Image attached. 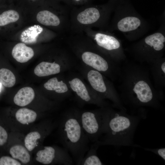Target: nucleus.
Wrapping results in <instances>:
<instances>
[{"instance_id":"obj_1","label":"nucleus","mask_w":165,"mask_h":165,"mask_svg":"<svg viewBox=\"0 0 165 165\" xmlns=\"http://www.w3.org/2000/svg\"><path fill=\"white\" fill-rule=\"evenodd\" d=\"M108 27L110 31L121 33L129 41L141 38L151 28V23L136 10L129 0H119Z\"/></svg>"},{"instance_id":"obj_2","label":"nucleus","mask_w":165,"mask_h":165,"mask_svg":"<svg viewBox=\"0 0 165 165\" xmlns=\"http://www.w3.org/2000/svg\"><path fill=\"white\" fill-rule=\"evenodd\" d=\"M61 125L62 140L65 148L71 153L76 164L79 165L89 148L90 141L82 127L78 113L65 115Z\"/></svg>"},{"instance_id":"obj_3","label":"nucleus","mask_w":165,"mask_h":165,"mask_svg":"<svg viewBox=\"0 0 165 165\" xmlns=\"http://www.w3.org/2000/svg\"><path fill=\"white\" fill-rule=\"evenodd\" d=\"M135 119L125 115L104 113L102 141L99 145H127L131 142L135 127Z\"/></svg>"},{"instance_id":"obj_4","label":"nucleus","mask_w":165,"mask_h":165,"mask_svg":"<svg viewBox=\"0 0 165 165\" xmlns=\"http://www.w3.org/2000/svg\"><path fill=\"white\" fill-rule=\"evenodd\" d=\"M160 18V24L155 32L146 36L134 44L133 50L139 56L145 58L160 57L165 47V15Z\"/></svg>"},{"instance_id":"obj_5","label":"nucleus","mask_w":165,"mask_h":165,"mask_svg":"<svg viewBox=\"0 0 165 165\" xmlns=\"http://www.w3.org/2000/svg\"><path fill=\"white\" fill-rule=\"evenodd\" d=\"M78 113L82 127L89 141H98L103 134L104 113L85 111Z\"/></svg>"},{"instance_id":"obj_6","label":"nucleus","mask_w":165,"mask_h":165,"mask_svg":"<svg viewBox=\"0 0 165 165\" xmlns=\"http://www.w3.org/2000/svg\"><path fill=\"white\" fill-rule=\"evenodd\" d=\"M36 160L44 164H49L54 162L65 165L73 164V159L65 148H56L50 146H45L43 149L36 153Z\"/></svg>"},{"instance_id":"obj_7","label":"nucleus","mask_w":165,"mask_h":165,"mask_svg":"<svg viewBox=\"0 0 165 165\" xmlns=\"http://www.w3.org/2000/svg\"><path fill=\"white\" fill-rule=\"evenodd\" d=\"M94 39L99 47L113 52L117 57L123 56L121 41L114 34L108 32L97 31L94 34Z\"/></svg>"},{"instance_id":"obj_8","label":"nucleus","mask_w":165,"mask_h":165,"mask_svg":"<svg viewBox=\"0 0 165 165\" xmlns=\"http://www.w3.org/2000/svg\"><path fill=\"white\" fill-rule=\"evenodd\" d=\"M83 61L86 64L99 71L105 72L108 68L106 61L100 55L89 51H86L82 54Z\"/></svg>"},{"instance_id":"obj_9","label":"nucleus","mask_w":165,"mask_h":165,"mask_svg":"<svg viewBox=\"0 0 165 165\" xmlns=\"http://www.w3.org/2000/svg\"><path fill=\"white\" fill-rule=\"evenodd\" d=\"M12 54L17 61L24 63L28 61L34 56V51L31 47L24 43H19L13 47Z\"/></svg>"},{"instance_id":"obj_10","label":"nucleus","mask_w":165,"mask_h":165,"mask_svg":"<svg viewBox=\"0 0 165 165\" xmlns=\"http://www.w3.org/2000/svg\"><path fill=\"white\" fill-rule=\"evenodd\" d=\"M137 97L140 102L146 103L150 102L153 98L151 90L145 82L141 80L138 82L133 88Z\"/></svg>"},{"instance_id":"obj_11","label":"nucleus","mask_w":165,"mask_h":165,"mask_svg":"<svg viewBox=\"0 0 165 165\" xmlns=\"http://www.w3.org/2000/svg\"><path fill=\"white\" fill-rule=\"evenodd\" d=\"M35 96V92L32 88L24 87L20 89L15 95L13 101L18 106H24L29 104L33 100Z\"/></svg>"},{"instance_id":"obj_12","label":"nucleus","mask_w":165,"mask_h":165,"mask_svg":"<svg viewBox=\"0 0 165 165\" xmlns=\"http://www.w3.org/2000/svg\"><path fill=\"white\" fill-rule=\"evenodd\" d=\"M60 67L59 64L54 62L51 63L42 62L35 68L34 72L38 77H44L59 73Z\"/></svg>"},{"instance_id":"obj_13","label":"nucleus","mask_w":165,"mask_h":165,"mask_svg":"<svg viewBox=\"0 0 165 165\" xmlns=\"http://www.w3.org/2000/svg\"><path fill=\"white\" fill-rule=\"evenodd\" d=\"M97 141L94 142L87 151L79 165H103L97 154V150L99 145Z\"/></svg>"},{"instance_id":"obj_14","label":"nucleus","mask_w":165,"mask_h":165,"mask_svg":"<svg viewBox=\"0 0 165 165\" xmlns=\"http://www.w3.org/2000/svg\"><path fill=\"white\" fill-rule=\"evenodd\" d=\"M89 81L92 87L96 91L103 93L106 91V87L102 75L96 70L90 71L87 74Z\"/></svg>"},{"instance_id":"obj_15","label":"nucleus","mask_w":165,"mask_h":165,"mask_svg":"<svg viewBox=\"0 0 165 165\" xmlns=\"http://www.w3.org/2000/svg\"><path fill=\"white\" fill-rule=\"evenodd\" d=\"M37 20L46 26H56L60 23L59 17L51 12L44 10L39 12L36 16Z\"/></svg>"},{"instance_id":"obj_16","label":"nucleus","mask_w":165,"mask_h":165,"mask_svg":"<svg viewBox=\"0 0 165 165\" xmlns=\"http://www.w3.org/2000/svg\"><path fill=\"white\" fill-rule=\"evenodd\" d=\"M72 90L76 92L78 96L86 102L90 101L91 99L88 91L82 82L77 78H75L69 82Z\"/></svg>"},{"instance_id":"obj_17","label":"nucleus","mask_w":165,"mask_h":165,"mask_svg":"<svg viewBox=\"0 0 165 165\" xmlns=\"http://www.w3.org/2000/svg\"><path fill=\"white\" fill-rule=\"evenodd\" d=\"M16 120L23 124H28L34 122L37 115L34 111L26 108L18 109L15 114Z\"/></svg>"},{"instance_id":"obj_18","label":"nucleus","mask_w":165,"mask_h":165,"mask_svg":"<svg viewBox=\"0 0 165 165\" xmlns=\"http://www.w3.org/2000/svg\"><path fill=\"white\" fill-rule=\"evenodd\" d=\"M9 153L13 158L19 160L23 163H27L30 161L29 152L22 145H16L12 146L10 149Z\"/></svg>"},{"instance_id":"obj_19","label":"nucleus","mask_w":165,"mask_h":165,"mask_svg":"<svg viewBox=\"0 0 165 165\" xmlns=\"http://www.w3.org/2000/svg\"><path fill=\"white\" fill-rule=\"evenodd\" d=\"M25 30L21 35L22 41L26 43L35 42L36 37L42 31L43 29L39 25H34Z\"/></svg>"},{"instance_id":"obj_20","label":"nucleus","mask_w":165,"mask_h":165,"mask_svg":"<svg viewBox=\"0 0 165 165\" xmlns=\"http://www.w3.org/2000/svg\"><path fill=\"white\" fill-rule=\"evenodd\" d=\"M44 86L48 90H54L60 94L64 93L68 90L67 85L62 81H58L56 77L49 80L44 83Z\"/></svg>"},{"instance_id":"obj_21","label":"nucleus","mask_w":165,"mask_h":165,"mask_svg":"<svg viewBox=\"0 0 165 165\" xmlns=\"http://www.w3.org/2000/svg\"><path fill=\"white\" fill-rule=\"evenodd\" d=\"M18 13L13 10L5 11L0 14V27L16 21L19 19Z\"/></svg>"},{"instance_id":"obj_22","label":"nucleus","mask_w":165,"mask_h":165,"mask_svg":"<svg viewBox=\"0 0 165 165\" xmlns=\"http://www.w3.org/2000/svg\"><path fill=\"white\" fill-rule=\"evenodd\" d=\"M0 81L5 86L11 87L15 83L16 78L11 71L2 68L0 69Z\"/></svg>"},{"instance_id":"obj_23","label":"nucleus","mask_w":165,"mask_h":165,"mask_svg":"<svg viewBox=\"0 0 165 165\" xmlns=\"http://www.w3.org/2000/svg\"><path fill=\"white\" fill-rule=\"evenodd\" d=\"M41 138L40 134L37 131L28 133L24 139L25 146L29 151H32L37 145V140Z\"/></svg>"},{"instance_id":"obj_24","label":"nucleus","mask_w":165,"mask_h":165,"mask_svg":"<svg viewBox=\"0 0 165 165\" xmlns=\"http://www.w3.org/2000/svg\"><path fill=\"white\" fill-rule=\"evenodd\" d=\"M20 162L13 158L3 156L0 159V165H20Z\"/></svg>"},{"instance_id":"obj_25","label":"nucleus","mask_w":165,"mask_h":165,"mask_svg":"<svg viewBox=\"0 0 165 165\" xmlns=\"http://www.w3.org/2000/svg\"><path fill=\"white\" fill-rule=\"evenodd\" d=\"M8 134L5 130L0 126V146L3 145L7 141Z\"/></svg>"},{"instance_id":"obj_26","label":"nucleus","mask_w":165,"mask_h":165,"mask_svg":"<svg viewBox=\"0 0 165 165\" xmlns=\"http://www.w3.org/2000/svg\"><path fill=\"white\" fill-rule=\"evenodd\" d=\"M156 153L162 157L164 160H165V148H162L157 149Z\"/></svg>"},{"instance_id":"obj_27","label":"nucleus","mask_w":165,"mask_h":165,"mask_svg":"<svg viewBox=\"0 0 165 165\" xmlns=\"http://www.w3.org/2000/svg\"><path fill=\"white\" fill-rule=\"evenodd\" d=\"M75 3H80L86 2L87 0H72Z\"/></svg>"},{"instance_id":"obj_28","label":"nucleus","mask_w":165,"mask_h":165,"mask_svg":"<svg viewBox=\"0 0 165 165\" xmlns=\"http://www.w3.org/2000/svg\"><path fill=\"white\" fill-rule=\"evenodd\" d=\"M161 69L163 72V73L165 74V62H163L161 65Z\"/></svg>"},{"instance_id":"obj_29","label":"nucleus","mask_w":165,"mask_h":165,"mask_svg":"<svg viewBox=\"0 0 165 165\" xmlns=\"http://www.w3.org/2000/svg\"><path fill=\"white\" fill-rule=\"evenodd\" d=\"M1 83L0 82V92L1 91V87H2V83Z\"/></svg>"},{"instance_id":"obj_30","label":"nucleus","mask_w":165,"mask_h":165,"mask_svg":"<svg viewBox=\"0 0 165 165\" xmlns=\"http://www.w3.org/2000/svg\"><path fill=\"white\" fill-rule=\"evenodd\" d=\"M116 0V1H119V0Z\"/></svg>"}]
</instances>
